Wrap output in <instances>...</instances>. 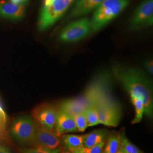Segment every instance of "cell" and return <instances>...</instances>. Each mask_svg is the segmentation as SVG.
I'll list each match as a JSON object with an SVG mask.
<instances>
[{"instance_id":"6da1fadb","label":"cell","mask_w":153,"mask_h":153,"mask_svg":"<svg viewBox=\"0 0 153 153\" xmlns=\"http://www.w3.org/2000/svg\"><path fill=\"white\" fill-rule=\"evenodd\" d=\"M113 75L129 94L140 96L143 101L144 114L152 119L153 112V84L146 74L135 68L117 64L112 68Z\"/></svg>"},{"instance_id":"7a4b0ae2","label":"cell","mask_w":153,"mask_h":153,"mask_svg":"<svg viewBox=\"0 0 153 153\" xmlns=\"http://www.w3.org/2000/svg\"><path fill=\"white\" fill-rule=\"evenodd\" d=\"M110 78L106 72L101 73L95 77L85 93L78 98L64 100L59 108L74 116L83 112L91 104H95L99 98L109 90Z\"/></svg>"},{"instance_id":"3957f363","label":"cell","mask_w":153,"mask_h":153,"mask_svg":"<svg viewBox=\"0 0 153 153\" xmlns=\"http://www.w3.org/2000/svg\"><path fill=\"white\" fill-rule=\"evenodd\" d=\"M129 0H104L94 10L90 21L91 33H97L124 10Z\"/></svg>"},{"instance_id":"277c9868","label":"cell","mask_w":153,"mask_h":153,"mask_svg":"<svg viewBox=\"0 0 153 153\" xmlns=\"http://www.w3.org/2000/svg\"><path fill=\"white\" fill-rule=\"evenodd\" d=\"M76 0H43L38 19V28L44 31L64 16Z\"/></svg>"},{"instance_id":"5b68a950","label":"cell","mask_w":153,"mask_h":153,"mask_svg":"<svg viewBox=\"0 0 153 153\" xmlns=\"http://www.w3.org/2000/svg\"><path fill=\"white\" fill-rule=\"evenodd\" d=\"M109 90L104 92L94 104L97 109L100 124L108 126H117L120 119V109Z\"/></svg>"},{"instance_id":"8992f818","label":"cell","mask_w":153,"mask_h":153,"mask_svg":"<svg viewBox=\"0 0 153 153\" xmlns=\"http://www.w3.org/2000/svg\"><path fill=\"white\" fill-rule=\"evenodd\" d=\"M37 124L33 117L22 115L12 121L10 134L16 142L22 145H33L35 141Z\"/></svg>"},{"instance_id":"52a82bcc","label":"cell","mask_w":153,"mask_h":153,"mask_svg":"<svg viewBox=\"0 0 153 153\" xmlns=\"http://www.w3.org/2000/svg\"><path fill=\"white\" fill-rule=\"evenodd\" d=\"M90 33V21L88 18H82L66 26L61 31L59 39L63 43H71L81 40Z\"/></svg>"},{"instance_id":"ba28073f","label":"cell","mask_w":153,"mask_h":153,"mask_svg":"<svg viewBox=\"0 0 153 153\" xmlns=\"http://www.w3.org/2000/svg\"><path fill=\"white\" fill-rule=\"evenodd\" d=\"M153 0H144L130 18L128 30L133 31L153 25Z\"/></svg>"},{"instance_id":"9c48e42d","label":"cell","mask_w":153,"mask_h":153,"mask_svg":"<svg viewBox=\"0 0 153 153\" xmlns=\"http://www.w3.org/2000/svg\"><path fill=\"white\" fill-rule=\"evenodd\" d=\"M58 108L52 104H40L33 109V118L37 125L54 131Z\"/></svg>"},{"instance_id":"30bf717a","label":"cell","mask_w":153,"mask_h":153,"mask_svg":"<svg viewBox=\"0 0 153 153\" xmlns=\"http://www.w3.org/2000/svg\"><path fill=\"white\" fill-rule=\"evenodd\" d=\"M61 144L60 139L55 131H49L37 125L36 132L33 145L55 150L59 148Z\"/></svg>"},{"instance_id":"8fae6325","label":"cell","mask_w":153,"mask_h":153,"mask_svg":"<svg viewBox=\"0 0 153 153\" xmlns=\"http://www.w3.org/2000/svg\"><path fill=\"white\" fill-rule=\"evenodd\" d=\"M54 131L59 137L67 133L78 131L73 116L58 108Z\"/></svg>"},{"instance_id":"7c38bea8","label":"cell","mask_w":153,"mask_h":153,"mask_svg":"<svg viewBox=\"0 0 153 153\" xmlns=\"http://www.w3.org/2000/svg\"><path fill=\"white\" fill-rule=\"evenodd\" d=\"M104 0H76V2L70 13L66 18L65 21L83 16L95 10Z\"/></svg>"},{"instance_id":"4fadbf2b","label":"cell","mask_w":153,"mask_h":153,"mask_svg":"<svg viewBox=\"0 0 153 153\" xmlns=\"http://www.w3.org/2000/svg\"><path fill=\"white\" fill-rule=\"evenodd\" d=\"M25 5H18L13 2H0V16L10 19L17 20L25 14Z\"/></svg>"},{"instance_id":"5bb4252c","label":"cell","mask_w":153,"mask_h":153,"mask_svg":"<svg viewBox=\"0 0 153 153\" xmlns=\"http://www.w3.org/2000/svg\"><path fill=\"white\" fill-rule=\"evenodd\" d=\"M84 136L83 146L90 148L100 142L105 141L108 136V131L104 129H100L91 131Z\"/></svg>"},{"instance_id":"9a60e30c","label":"cell","mask_w":153,"mask_h":153,"mask_svg":"<svg viewBox=\"0 0 153 153\" xmlns=\"http://www.w3.org/2000/svg\"><path fill=\"white\" fill-rule=\"evenodd\" d=\"M84 137V135L64 134L62 142L65 150L73 151L83 146Z\"/></svg>"},{"instance_id":"2e32d148","label":"cell","mask_w":153,"mask_h":153,"mask_svg":"<svg viewBox=\"0 0 153 153\" xmlns=\"http://www.w3.org/2000/svg\"><path fill=\"white\" fill-rule=\"evenodd\" d=\"M120 147L119 133L113 131L108 134L102 153H116Z\"/></svg>"},{"instance_id":"e0dca14e","label":"cell","mask_w":153,"mask_h":153,"mask_svg":"<svg viewBox=\"0 0 153 153\" xmlns=\"http://www.w3.org/2000/svg\"><path fill=\"white\" fill-rule=\"evenodd\" d=\"M130 98L135 110V116L131 121V124H134L140 123L142 120L145 112V107L143 99L140 96L131 95Z\"/></svg>"},{"instance_id":"ac0fdd59","label":"cell","mask_w":153,"mask_h":153,"mask_svg":"<svg viewBox=\"0 0 153 153\" xmlns=\"http://www.w3.org/2000/svg\"><path fill=\"white\" fill-rule=\"evenodd\" d=\"M119 136L120 138V147L123 149L125 153H143L140 149L137 148L128 140L126 136V131L124 128H122L120 132H119Z\"/></svg>"},{"instance_id":"d6986e66","label":"cell","mask_w":153,"mask_h":153,"mask_svg":"<svg viewBox=\"0 0 153 153\" xmlns=\"http://www.w3.org/2000/svg\"><path fill=\"white\" fill-rule=\"evenodd\" d=\"M84 112L86 116L88 126H93L100 124L97 109L95 104H91L88 106L84 111Z\"/></svg>"},{"instance_id":"ffe728a7","label":"cell","mask_w":153,"mask_h":153,"mask_svg":"<svg viewBox=\"0 0 153 153\" xmlns=\"http://www.w3.org/2000/svg\"><path fill=\"white\" fill-rule=\"evenodd\" d=\"M105 142V141L100 142L90 148L82 146L71 152L76 153H102L104 148Z\"/></svg>"},{"instance_id":"44dd1931","label":"cell","mask_w":153,"mask_h":153,"mask_svg":"<svg viewBox=\"0 0 153 153\" xmlns=\"http://www.w3.org/2000/svg\"><path fill=\"white\" fill-rule=\"evenodd\" d=\"M78 131L83 132L88 128V123L84 111L73 116Z\"/></svg>"},{"instance_id":"7402d4cb","label":"cell","mask_w":153,"mask_h":153,"mask_svg":"<svg viewBox=\"0 0 153 153\" xmlns=\"http://www.w3.org/2000/svg\"><path fill=\"white\" fill-rule=\"evenodd\" d=\"M62 150V149L60 148L55 150H50L40 146H33V148L22 149L21 153H60Z\"/></svg>"},{"instance_id":"603a6c76","label":"cell","mask_w":153,"mask_h":153,"mask_svg":"<svg viewBox=\"0 0 153 153\" xmlns=\"http://www.w3.org/2000/svg\"><path fill=\"white\" fill-rule=\"evenodd\" d=\"M7 115L0 102V137L2 136L6 128Z\"/></svg>"},{"instance_id":"cb8c5ba5","label":"cell","mask_w":153,"mask_h":153,"mask_svg":"<svg viewBox=\"0 0 153 153\" xmlns=\"http://www.w3.org/2000/svg\"><path fill=\"white\" fill-rule=\"evenodd\" d=\"M143 66L146 71L150 75H153V59L150 57L143 61Z\"/></svg>"},{"instance_id":"d4e9b609","label":"cell","mask_w":153,"mask_h":153,"mask_svg":"<svg viewBox=\"0 0 153 153\" xmlns=\"http://www.w3.org/2000/svg\"><path fill=\"white\" fill-rule=\"evenodd\" d=\"M0 153H12L9 148L4 145L0 144Z\"/></svg>"},{"instance_id":"484cf974","label":"cell","mask_w":153,"mask_h":153,"mask_svg":"<svg viewBox=\"0 0 153 153\" xmlns=\"http://www.w3.org/2000/svg\"><path fill=\"white\" fill-rule=\"evenodd\" d=\"M11 2L18 5H24L28 0H10Z\"/></svg>"},{"instance_id":"4316f807","label":"cell","mask_w":153,"mask_h":153,"mask_svg":"<svg viewBox=\"0 0 153 153\" xmlns=\"http://www.w3.org/2000/svg\"><path fill=\"white\" fill-rule=\"evenodd\" d=\"M116 153H126L124 152V151L123 150V149H122V148L120 147L119 148V149L118 150V151L116 152Z\"/></svg>"},{"instance_id":"83f0119b","label":"cell","mask_w":153,"mask_h":153,"mask_svg":"<svg viewBox=\"0 0 153 153\" xmlns=\"http://www.w3.org/2000/svg\"><path fill=\"white\" fill-rule=\"evenodd\" d=\"M60 153H74V152H71V151H68V150H64V151H62V152H61V151Z\"/></svg>"}]
</instances>
